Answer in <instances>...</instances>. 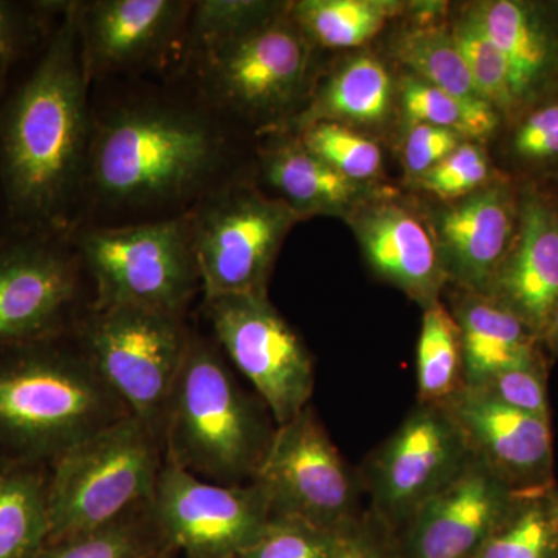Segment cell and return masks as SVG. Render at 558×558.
<instances>
[{
	"mask_svg": "<svg viewBox=\"0 0 558 558\" xmlns=\"http://www.w3.org/2000/svg\"><path fill=\"white\" fill-rule=\"evenodd\" d=\"M241 131L182 73L92 84L75 229L183 218L211 191L252 179Z\"/></svg>",
	"mask_w": 558,
	"mask_h": 558,
	"instance_id": "1",
	"label": "cell"
},
{
	"mask_svg": "<svg viewBox=\"0 0 558 558\" xmlns=\"http://www.w3.org/2000/svg\"><path fill=\"white\" fill-rule=\"evenodd\" d=\"M92 131V83L68 0L31 65L0 98V233H72Z\"/></svg>",
	"mask_w": 558,
	"mask_h": 558,
	"instance_id": "2",
	"label": "cell"
},
{
	"mask_svg": "<svg viewBox=\"0 0 558 558\" xmlns=\"http://www.w3.org/2000/svg\"><path fill=\"white\" fill-rule=\"evenodd\" d=\"M126 416L73 332L0 351V457L50 465Z\"/></svg>",
	"mask_w": 558,
	"mask_h": 558,
	"instance_id": "3",
	"label": "cell"
},
{
	"mask_svg": "<svg viewBox=\"0 0 558 558\" xmlns=\"http://www.w3.org/2000/svg\"><path fill=\"white\" fill-rule=\"evenodd\" d=\"M260 405L213 337L193 325L161 425L165 459L209 483H253L277 428H269Z\"/></svg>",
	"mask_w": 558,
	"mask_h": 558,
	"instance_id": "4",
	"label": "cell"
},
{
	"mask_svg": "<svg viewBox=\"0 0 558 558\" xmlns=\"http://www.w3.org/2000/svg\"><path fill=\"white\" fill-rule=\"evenodd\" d=\"M289 5L234 38L190 54L175 72L256 137L288 130L314 86V47L290 16Z\"/></svg>",
	"mask_w": 558,
	"mask_h": 558,
	"instance_id": "5",
	"label": "cell"
},
{
	"mask_svg": "<svg viewBox=\"0 0 558 558\" xmlns=\"http://www.w3.org/2000/svg\"><path fill=\"white\" fill-rule=\"evenodd\" d=\"M163 464L160 436L132 414L65 451L49 468L47 542L150 508Z\"/></svg>",
	"mask_w": 558,
	"mask_h": 558,
	"instance_id": "6",
	"label": "cell"
},
{
	"mask_svg": "<svg viewBox=\"0 0 558 558\" xmlns=\"http://www.w3.org/2000/svg\"><path fill=\"white\" fill-rule=\"evenodd\" d=\"M97 307L185 315L202 279L189 218L124 227H76L70 233Z\"/></svg>",
	"mask_w": 558,
	"mask_h": 558,
	"instance_id": "7",
	"label": "cell"
},
{
	"mask_svg": "<svg viewBox=\"0 0 558 558\" xmlns=\"http://www.w3.org/2000/svg\"><path fill=\"white\" fill-rule=\"evenodd\" d=\"M191 329L190 315L90 306L73 336L132 416L161 438L165 411L185 359Z\"/></svg>",
	"mask_w": 558,
	"mask_h": 558,
	"instance_id": "8",
	"label": "cell"
},
{
	"mask_svg": "<svg viewBox=\"0 0 558 558\" xmlns=\"http://www.w3.org/2000/svg\"><path fill=\"white\" fill-rule=\"evenodd\" d=\"M202 300L267 295L275 260L299 216L252 179L211 191L189 215Z\"/></svg>",
	"mask_w": 558,
	"mask_h": 558,
	"instance_id": "9",
	"label": "cell"
},
{
	"mask_svg": "<svg viewBox=\"0 0 558 558\" xmlns=\"http://www.w3.org/2000/svg\"><path fill=\"white\" fill-rule=\"evenodd\" d=\"M92 303L70 233H0V351L72 333Z\"/></svg>",
	"mask_w": 558,
	"mask_h": 558,
	"instance_id": "10",
	"label": "cell"
},
{
	"mask_svg": "<svg viewBox=\"0 0 558 558\" xmlns=\"http://www.w3.org/2000/svg\"><path fill=\"white\" fill-rule=\"evenodd\" d=\"M213 340L252 384L275 425L310 407L314 362L299 332L267 295H223L202 300Z\"/></svg>",
	"mask_w": 558,
	"mask_h": 558,
	"instance_id": "11",
	"label": "cell"
},
{
	"mask_svg": "<svg viewBox=\"0 0 558 558\" xmlns=\"http://www.w3.org/2000/svg\"><path fill=\"white\" fill-rule=\"evenodd\" d=\"M253 484L266 497L271 517L323 531L336 532L354 508L347 465L311 407L275 428Z\"/></svg>",
	"mask_w": 558,
	"mask_h": 558,
	"instance_id": "12",
	"label": "cell"
},
{
	"mask_svg": "<svg viewBox=\"0 0 558 558\" xmlns=\"http://www.w3.org/2000/svg\"><path fill=\"white\" fill-rule=\"evenodd\" d=\"M193 0H76L92 84L178 72Z\"/></svg>",
	"mask_w": 558,
	"mask_h": 558,
	"instance_id": "13",
	"label": "cell"
},
{
	"mask_svg": "<svg viewBox=\"0 0 558 558\" xmlns=\"http://www.w3.org/2000/svg\"><path fill=\"white\" fill-rule=\"evenodd\" d=\"M150 512L165 545L190 558H238L271 519L256 484L209 483L167 459Z\"/></svg>",
	"mask_w": 558,
	"mask_h": 558,
	"instance_id": "14",
	"label": "cell"
},
{
	"mask_svg": "<svg viewBox=\"0 0 558 558\" xmlns=\"http://www.w3.org/2000/svg\"><path fill=\"white\" fill-rule=\"evenodd\" d=\"M472 458L468 439L444 405H421L385 444L373 468L377 508L413 515Z\"/></svg>",
	"mask_w": 558,
	"mask_h": 558,
	"instance_id": "15",
	"label": "cell"
},
{
	"mask_svg": "<svg viewBox=\"0 0 558 558\" xmlns=\"http://www.w3.org/2000/svg\"><path fill=\"white\" fill-rule=\"evenodd\" d=\"M519 189L512 178L499 180L444 202L427 220L447 279L462 292L486 295L515 234Z\"/></svg>",
	"mask_w": 558,
	"mask_h": 558,
	"instance_id": "16",
	"label": "cell"
},
{
	"mask_svg": "<svg viewBox=\"0 0 558 558\" xmlns=\"http://www.w3.org/2000/svg\"><path fill=\"white\" fill-rule=\"evenodd\" d=\"M523 498L472 453L461 472L411 515V558L472 557Z\"/></svg>",
	"mask_w": 558,
	"mask_h": 558,
	"instance_id": "17",
	"label": "cell"
},
{
	"mask_svg": "<svg viewBox=\"0 0 558 558\" xmlns=\"http://www.w3.org/2000/svg\"><path fill=\"white\" fill-rule=\"evenodd\" d=\"M470 450L521 497L550 494L553 433L550 422L512 409L472 388L446 403Z\"/></svg>",
	"mask_w": 558,
	"mask_h": 558,
	"instance_id": "18",
	"label": "cell"
},
{
	"mask_svg": "<svg viewBox=\"0 0 558 558\" xmlns=\"http://www.w3.org/2000/svg\"><path fill=\"white\" fill-rule=\"evenodd\" d=\"M484 296L539 340L558 303V199L537 183L520 185L515 234Z\"/></svg>",
	"mask_w": 558,
	"mask_h": 558,
	"instance_id": "19",
	"label": "cell"
},
{
	"mask_svg": "<svg viewBox=\"0 0 558 558\" xmlns=\"http://www.w3.org/2000/svg\"><path fill=\"white\" fill-rule=\"evenodd\" d=\"M344 220L354 231L371 269L384 281L402 290L424 310L439 301L449 279L427 220L384 193L363 202Z\"/></svg>",
	"mask_w": 558,
	"mask_h": 558,
	"instance_id": "20",
	"label": "cell"
},
{
	"mask_svg": "<svg viewBox=\"0 0 558 558\" xmlns=\"http://www.w3.org/2000/svg\"><path fill=\"white\" fill-rule=\"evenodd\" d=\"M252 180L271 197L284 202L300 219H347L359 205L379 193L330 168L292 130L259 135Z\"/></svg>",
	"mask_w": 558,
	"mask_h": 558,
	"instance_id": "21",
	"label": "cell"
},
{
	"mask_svg": "<svg viewBox=\"0 0 558 558\" xmlns=\"http://www.w3.org/2000/svg\"><path fill=\"white\" fill-rule=\"evenodd\" d=\"M470 10L505 57L520 113L558 90L557 14L521 0H487Z\"/></svg>",
	"mask_w": 558,
	"mask_h": 558,
	"instance_id": "22",
	"label": "cell"
},
{
	"mask_svg": "<svg viewBox=\"0 0 558 558\" xmlns=\"http://www.w3.org/2000/svg\"><path fill=\"white\" fill-rule=\"evenodd\" d=\"M398 90L387 65L369 53H360L337 65L314 83L306 105L288 130L317 121H332L352 130H379L391 120Z\"/></svg>",
	"mask_w": 558,
	"mask_h": 558,
	"instance_id": "23",
	"label": "cell"
},
{
	"mask_svg": "<svg viewBox=\"0 0 558 558\" xmlns=\"http://www.w3.org/2000/svg\"><path fill=\"white\" fill-rule=\"evenodd\" d=\"M453 317L461 330L464 387L545 360L534 330L487 296L462 292Z\"/></svg>",
	"mask_w": 558,
	"mask_h": 558,
	"instance_id": "24",
	"label": "cell"
},
{
	"mask_svg": "<svg viewBox=\"0 0 558 558\" xmlns=\"http://www.w3.org/2000/svg\"><path fill=\"white\" fill-rule=\"evenodd\" d=\"M49 468L0 457V558H35L46 545Z\"/></svg>",
	"mask_w": 558,
	"mask_h": 558,
	"instance_id": "25",
	"label": "cell"
},
{
	"mask_svg": "<svg viewBox=\"0 0 558 558\" xmlns=\"http://www.w3.org/2000/svg\"><path fill=\"white\" fill-rule=\"evenodd\" d=\"M405 10V3L395 0H300L289 5L311 46L329 50L365 46Z\"/></svg>",
	"mask_w": 558,
	"mask_h": 558,
	"instance_id": "26",
	"label": "cell"
},
{
	"mask_svg": "<svg viewBox=\"0 0 558 558\" xmlns=\"http://www.w3.org/2000/svg\"><path fill=\"white\" fill-rule=\"evenodd\" d=\"M435 17L427 20V16H422L421 21L396 36L391 46L396 60L410 69L411 75L447 94L465 100L486 101L473 83L451 24Z\"/></svg>",
	"mask_w": 558,
	"mask_h": 558,
	"instance_id": "27",
	"label": "cell"
},
{
	"mask_svg": "<svg viewBox=\"0 0 558 558\" xmlns=\"http://www.w3.org/2000/svg\"><path fill=\"white\" fill-rule=\"evenodd\" d=\"M416 373L422 405H446L464 388L461 330L440 301L424 310Z\"/></svg>",
	"mask_w": 558,
	"mask_h": 558,
	"instance_id": "28",
	"label": "cell"
},
{
	"mask_svg": "<svg viewBox=\"0 0 558 558\" xmlns=\"http://www.w3.org/2000/svg\"><path fill=\"white\" fill-rule=\"evenodd\" d=\"M398 100L407 128L429 124L458 132L472 142H486L505 123L501 113L487 101L447 94L411 73L400 80Z\"/></svg>",
	"mask_w": 558,
	"mask_h": 558,
	"instance_id": "29",
	"label": "cell"
},
{
	"mask_svg": "<svg viewBox=\"0 0 558 558\" xmlns=\"http://www.w3.org/2000/svg\"><path fill=\"white\" fill-rule=\"evenodd\" d=\"M68 0H0V98L14 70L47 43Z\"/></svg>",
	"mask_w": 558,
	"mask_h": 558,
	"instance_id": "30",
	"label": "cell"
},
{
	"mask_svg": "<svg viewBox=\"0 0 558 558\" xmlns=\"http://www.w3.org/2000/svg\"><path fill=\"white\" fill-rule=\"evenodd\" d=\"M163 548L148 508L97 531L47 542L35 558H142Z\"/></svg>",
	"mask_w": 558,
	"mask_h": 558,
	"instance_id": "31",
	"label": "cell"
},
{
	"mask_svg": "<svg viewBox=\"0 0 558 558\" xmlns=\"http://www.w3.org/2000/svg\"><path fill=\"white\" fill-rule=\"evenodd\" d=\"M451 32L481 97L494 106L508 123L515 120L520 109L513 95L508 64L470 7L451 22Z\"/></svg>",
	"mask_w": 558,
	"mask_h": 558,
	"instance_id": "32",
	"label": "cell"
},
{
	"mask_svg": "<svg viewBox=\"0 0 558 558\" xmlns=\"http://www.w3.org/2000/svg\"><path fill=\"white\" fill-rule=\"evenodd\" d=\"M295 132L307 149L344 178L369 186L379 180L384 154L365 132L332 121H317Z\"/></svg>",
	"mask_w": 558,
	"mask_h": 558,
	"instance_id": "33",
	"label": "cell"
},
{
	"mask_svg": "<svg viewBox=\"0 0 558 558\" xmlns=\"http://www.w3.org/2000/svg\"><path fill=\"white\" fill-rule=\"evenodd\" d=\"M288 5L289 2L259 0H193L180 64L190 54L234 38L278 16Z\"/></svg>",
	"mask_w": 558,
	"mask_h": 558,
	"instance_id": "34",
	"label": "cell"
},
{
	"mask_svg": "<svg viewBox=\"0 0 558 558\" xmlns=\"http://www.w3.org/2000/svg\"><path fill=\"white\" fill-rule=\"evenodd\" d=\"M548 495L521 499L508 520L470 558H556Z\"/></svg>",
	"mask_w": 558,
	"mask_h": 558,
	"instance_id": "35",
	"label": "cell"
},
{
	"mask_svg": "<svg viewBox=\"0 0 558 558\" xmlns=\"http://www.w3.org/2000/svg\"><path fill=\"white\" fill-rule=\"evenodd\" d=\"M510 159L529 174L558 170V90L510 121Z\"/></svg>",
	"mask_w": 558,
	"mask_h": 558,
	"instance_id": "36",
	"label": "cell"
},
{
	"mask_svg": "<svg viewBox=\"0 0 558 558\" xmlns=\"http://www.w3.org/2000/svg\"><path fill=\"white\" fill-rule=\"evenodd\" d=\"M509 178L494 167L484 145L469 140L440 161L438 167L411 183L440 202H451Z\"/></svg>",
	"mask_w": 558,
	"mask_h": 558,
	"instance_id": "37",
	"label": "cell"
},
{
	"mask_svg": "<svg viewBox=\"0 0 558 558\" xmlns=\"http://www.w3.org/2000/svg\"><path fill=\"white\" fill-rule=\"evenodd\" d=\"M341 545L336 532L271 517L259 537L238 558H333Z\"/></svg>",
	"mask_w": 558,
	"mask_h": 558,
	"instance_id": "38",
	"label": "cell"
},
{
	"mask_svg": "<svg viewBox=\"0 0 558 558\" xmlns=\"http://www.w3.org/2000/svg\"><path fill=\"white\" fill-rule=\"evenodd\" d=\"M545 368L546 363L543 360L534 365L502 371L476 387L465 388L476 389L505 405L549 421Z\"/></svg>",
	"mask_w": 558,
	"mask_h": 558,
	"instance_id": "39",
	"label": "cell"
},
{
	"mask_svg": "<svg viewBox=\"0 0 558 558\" xmlns=\"http://www.w3.org/2000/svg\"><path fill=\"white\" fill-rule=\"evenodd\" d=\"M469 142L458 132L429 124L407 128L402 146V165L409 182L427 174L447 159L462 143Z\"/></svg>",
	"mask_w": 558,
	"mask_h": 558,
	"instance_id": "40",
	"label": "cell"
},
{
	"mask_svg": "<svg viewBox=\"0 0 558 558\" xmlns=\"http://www.w3.org/2000/svg\"><path fill=\"white\" fill-rule=\"evenodd\" d=\"M539 344L548 351L553 357H558V303L546 323V328L539 336Z\"/></svg>",
	"mask_w": 558,
	"mask_h": 558,
	"instance_id": "41",
	"label": "cell"
},
{
	"mask_svg": "<svg viewBox=\"0 0 558 558\" xmlns=\"http://www.w3.org/2000/svg\"><path fill=\"white\" fill-rule=\"evenodd\" d=\"M333 558H371V556L365 549L360 548V546L348 545L347 542H343L339 553H337Z\"/></svg>",
	"mask_w": 558,
	"mask_h": 558,
	"instance_id": "42",
	"label": "cell"
},
{
	"mask_svg": "<svg viewBox=\"0 0 558 558\" xmlns=\"http://www.w3.org/2000/svg\"><path fill=\"white\" fill-rule=\"evenodd\" d=\"M550 517H553L554 529H556L558 542V495H550L548 497Z\"/></svg>",
	"mask_w": 558,
	"mask_h": 558,
	"instance_id": "43",
	"label": "cell"
},
{
	"mask_svg": "<svg viewBox=\"0 0 558 558\" xmlns=\"http://www.w3.org/2000/svg\"><path fill=\"white\" fill-rule=\"evenodd\" d=\"M171 548H163L156 550V553L148 554V556L142 557V558H170Z\"/></svg>",
	"mask_w": 558,
	"mask_h": 558,
	"instance_id": "44",
	"label": "cell"
}]
</instances>
